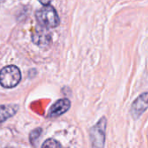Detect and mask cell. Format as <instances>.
<instances>
[{
	"mask_svg": "<svg viewBox=\"0 0 148 148\" xmlns=\"http://www.w3.org/2000/svg\"><path fill=\"white\" fill-rule=\"evenodd\" d=\"M107 121L105 118L100 120V121L94 126L90 130V139L92 146L96 147H102L105 141V130Z\"/></svg>",
	"mask_w": 148,
	"mask_h": 148,
	"instance_id": "obj_3",
	"label": "cell"
},
{
	"mask_svg": "<svg viewBox=\"0 0 148 148\" xmlns=\"http://www.w3.org/2000/svg\"><path fill=\"white\" fill-rule=\"evenodd\" d=\"M147 108V93H144L133 103L131 114L134 119H138Z\"/></svg>",
	"mask_w": 148,
	"mask_h": 148,
	"instance_id": "obj_5",
	"label": "cell"
},
{
	"mask_svg": "<svg viewBox=\"0 0 148 148\" xmlns=\"http://www.w3.org/2000/svg\"><path fill=\"white\" fill-rule=\"evenodd\" d=\"M51 41V34L48 28L43 26L37 27L32 33V42L40 47H45Z\"/></svg>",
	"mask_w": 148,
	"mask_h": 148,
	"instance_id": "obj_4",
	"label": "cell"
},
{
	"mask_svg": "<svg viewBox=\"0 0 148 148\" xmlns=\"http://www.w3.org/2000/svg\"><path fill=\"white\" fill-rule=\"evenodd\" d=\"M41 133H42V129L41 128H37V129H35L34 131H32L30 133V135H29V140L32 144H34V142L41 136Z\"/></svg>",
	"mask_w": 148,
	"mask_h": 148,
	"instance_id": "obj_9",
	"label": "cell"
},
{
	"mask_svg": "<svg viewBox=\"0 0 148 148\" xmlns=\"http://www.w3.org/2000/svg\"><path fill=\"white\" fill-rule=\"evenodd\" d=\"M70 108V101L68 99H61L56 101L50 108L49 116L51 118L61 116L65 114Z\"/></svg>",
	"mask_w": 148,
	"mask_h": 148,
	"instance_id": "obj_6",
	"label": "cell"
},
{
	"mask_svg": "<svg viewBox=\"0 0 148 148\" xmlns=\"http://www.w3.org/2000/svg\"><path fill=\"white\" fill-rule=\"evenodd\" d=\"M3 0H0V4H1V3H3Z\"/></svg>",
	"mask_w": 148,
	"mask_h": 148,
	"instance_id": "obj_11",
	"label": "cell"
},
{
	"mask_svg": "<svg viewBox=\"0 0 148 148\" xmlns=\"http://www.w3.org/2000/svg\"><path fill=\"white\" fill-rule=\"evenodd\" d=\"M21 81V72L14 65L6 66L0 70V85L5 88H15Z\"/></svg>",
	"mask_w": 148,
	"mask_h": 148,
	"instance_id": "obj_2",
	"label": "cell"
},
{
	"mask_svg": "<svg viewBox=\"0 0 148 148\" xmlns=\"http://www.w3.org/2000/svg\"><path fill=\"white\" fill-rule=\"evenodd\" d=\"M42 147H62V145L56 140L49 139L42 145Z\"/></svg>",
	"mask_w": 148,
	"mask_h": 148,
	"instance_id": "obj_8",
	"label": "cell"
},
{
	"mask_svg": "<svg viewBox=\"0 0 148 148\" xmlns=\"http://www.w3.org/2000/svg\"><path fill=\"white\" fill-rule=\"evenodd\" d=\"M36 18L41 26L46 28H55L60 22L56 10L49 4L42 7L36 12Z\"/></svg>",
	"mask_w": 148,
	"mask_h": 148,
	"instance_id": "obj_1",
	"label": "cell"
},
{
	"mask_svg": "<svg viewBox=\"0 0 148 148\" xmlns=\"http://www.w3.org/2000/svg\"><path fill=\"white\" fill-rule=\"evenodd\" d=\"M43 5H47V4H49V3H51L52 0H38Z\"/></svg>",
	"mask_w": 148,
	"mask_h": 148,
	"instance_id": "obj_10",
	"label": "cell"
},
{
	"mask_svg": "<svg viewBox=\"0 0 148 148\" xmlns=\"http://www.w3.org/2000/svg\"><path fill=\"white\" fill-rule=\"evenodd\" d=\"M18 110L17 105H1L0 106V124L9 118L14 116Z\"/></svg>",
	"mask_w": 148,
	"mask_h": 148,
	"instance_id": "obj_7",
	"label": "cell"
}]
</instances>
